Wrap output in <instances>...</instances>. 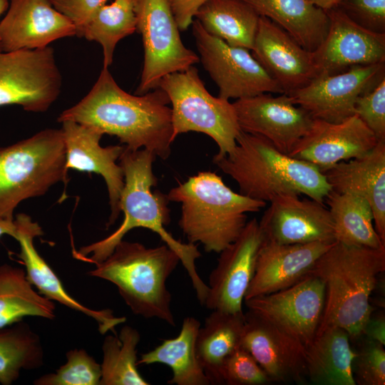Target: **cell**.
Segmentation results:
<instances>
[{
	"label": "cell",
	"mask_w": 385,
	"mask_h": 385,
	"mask_svg": "<svg viewBox=\"0 0 385 385\" xmlns=\"http://www.w3.org/2000/svg\"><path fill=\"white\" fill-rule=\"evenodd\" d=\"M39 337L23 320L0 328V384L11 385L23 370L43 365Z\"/></svg>",
	"instance_id": "cell-33"
},
{
	"label": "cell",
	"mask_w": 385,
	"mask_h": 385,
	"mask_svg": "<svg viewBox=\"0 0 385 385\" xmlns=\"http://www.w3.org/2000/svg\"><path fill=\"white\" fill-rule=\"evenodd\" d=\"M67 361L55 373L43 375L36 385H99L101 367L86 350L74 349L66 353Z\"/></svg>",
	"instance_id": "cell-36"
},
{
	"label": "cell",
	"mask_w": 385,
	"mask_h": 385,
	"mask_svg": "<svg viewBox=\"0 0 385 385\" xmlns=\"http://www.w3.org/2000/svg\"><path fill=\"white\" fill-rule=\"evenodd\" d=\"M134 0H114L101 7L86 25L83 37L102 46L103 67L113 62L116 44L136 31Z\"/></svg>",
	"instance_id": "cell-35"
},
{
	"label": "cell",
	"mask_w": 385,
	"mask_h": 385,
	"mask_svg": "<svg viewBox=\"0 0 385 385\" xmlns=\"http://www.w3.org/2000/svg\"><path fill=\"white\" fill-rule=\"evenodd\" d=\"M324 202L332 220L335 241L354 247H385L375 230L373 212L366 200L331 190Z\"/></svg>",
	"instance_id": "cell-31"
},
{
	"label": "cell",
	"mask_w": 385,
	"mask_h": 385,
	"mask_svg": "<svg viewBox=\"0 0 385 385\" xmlns=\"http://www.w3.org/2000/svg\"><path fill=\"white\" fill-rule=\"evenodd\" d=\"M264 235L259 222H247L239 237L222 250L209 276L204 305L210 310L229 313L242 312V303L253 277Z\"/></svg>",
	"instance_id": "cell-14"
},
{
	"label": "cell",
	"mask_w": 385,
	"mask_h": 385,
	"mask_svg": "<svg viewBox=\"0 0 385 385\" xmlns=\"http://www.w3.org/2000/svg\"><path fill=\"white\" fill-rule=\"evenodd\" d=\"M363 336L366 339L385 345V317L384 312L369 317L367 321Z\"/></svg>",
	"instance_id": "cell-43"
},
{
	"label": "cell",
	"mask_w": 385,
	"mask_h": 385,
	"mask_svg": "<svg viewBox=\"0 0 385 385\" xmlns=\"http://www.w3.org/2000/svg\"><path fill=\"white\" fill-rule=\"evenodd\" d=\"M334 242L279 244L264 239L244 300L294 285Z\"/></svg>",
	"instance_id": "cell-24"
},
{
	"label": "cell",
	"mask_w": 385,
	"mask_h": 385,
	"mask_svg": "<svg viewBox=\"0 0 385 385\" xmlns=\"http://www.w3.org/2000/svg\"><path fill=\"white\" fill-rule=\"evenodd\" d=\"M14 222L16 231L13 237L18 241L20 247L18 257L25 266L28 280L38 289V292L51 301L57 302L91 317L97 322L101 334H105L108 331L116 334L115 327L124 323L125 317H115L109 309H91L71 297L64 289L56 274L34 247V238L43 234L38 223L24 213L16 215Z\"/></svg>",
	"instance_id": "cell-22"
},
{
	"label": "cell",
	"mask_w": 385,
	"mask_h": 385,
	"mask_svg": "<svg viewBox=\"0 0 385 385\" xmlns=\"http://www.w3.org/2000/svg\"><path fill=\"white\" fill-rule=\"evenodd\" d=\"M350 336L339 327L316 334L304 346L306 376L317 385H356L352 365L356 351Z\"/></svg>",
	"instance_id": "cell-26"
},
{
	"label": "cell",
	"mask_w": 385,
	"mask_h": 385,
	"mask_svg": "<svg viewBox=\"0 0 385 385\" xmlns=\"http://www.w3.org/2000/svg\"><path fill=\"white\" fill-rule=\"evenodd\" d=\"M191 25L200 61L218 86V97L229 101L262 93H284L250 50L230 46L210 35L197 19Z\"/></svg>",
	"instance_id": "cell-11"
},
{
	"label": "cell",
	"mask_w": 385,
	"mask_h": 385,
	"mask_svg": "<svg viewBox=\"0 0 385 385\" xmlns=\"http://www.w3.org/2000/svg\"><path fill=\"white\" fill-rule=\"evenodd\" d=\"M378 141L356 115L339 123L314 119L308 132L288 155L322 172L342 161L366 155Z\"/></svg>",
	"instance_id": "cell-18"
},
{
	"label": "cell",
	"mask_w": 385,
	"mask_h": 385,
	"mask_svg": "<svg viewBox=\"0 0 385 385\" xmlns=\"http://www.w3.org/2000/svg\"><path fill=\"white\" fill-rule=\"evenodd\" d=\"M66 150V170L95 173L101 175L106 184L111 214L107 227L118 219L120 210V197L124 187V173L117 164L125 146L103 147L100 140L103 134L96 128L71 120L61 122Z\"/></svg>",
	"instance_id": "cell-19"
},
{
	"label": "cell",
	"mask_w": 385,
	"mask_h": 385,
	"mask_svg": "<svg viewBox=\"0 0 385 385\" xmlns=\"http://www.w3.org/2000/svg\"><path fill=\"white\" fill-rule=\"evenodd\" d=\"M356 384H385V350L381 344L366 338L354 359Z\"/></svg>",
	"instance_id": "cell-38"
},
{
	"label": "cell",
	"mask_w": 385,
	"mask_h": 385,
	"mask_svg": "<svg viewBox=\"0 0 385 385\" xmlns=\"http://www.w3.org/2000/svg\"><path fill=\"white\" fill-rule=\"evenodd\" d=\"M314 4L324 9L329 11L337 7L342 0H310Z\"/></svg>",
	"instance_id": "cell-45"
},
{
	"label": "cell",
	"mask_w": 385,
	"mask_h": 385,
	"mask_svg": "<svg viewBox=\"0 0 385 385\" xmlns=\"http://www.w3.org/2000/svg\"><path fill=\"white\" fill-rule=\"evenodd\" d=\"M242 1L282 28L308 51H315L327 33V11L310 0Z\"/></svg>",
	"instance_id": "cell-27"
},
{
	"label": "cell",
	"mask_w": 385,
	"mask_h": 385,
	"mask_svg": "<svg viewBox=\"0 0 385 385\" xmlns=\"http://www.w3.org/2000/svg\"><path fill=\"white\" fill-rule=\"evenodd\" d=\"M213 162L236 182L241 194L265 202L282 194L304 195L324 202L332 190L317 167L279 151L261 136L242 130L232 151L215 155Z\"/></svg>",
	"instance_id": "cell-4"
},
{
	"label": "cell",
	"mask_w": 385,
	"mask_h": 385,
	"mask_svg": "<svg viewBox=\"0 0 385 385\" xmlns=\"http://www.w3.org/2000/svg\"><path fill=\"white\" fill-rule=\"evenodd\" d=\"M140 340L138 331L129 325L123 326L118 335L105 337L99 385L150 384L137 368V346Z\"/></svg>",
	"instance_id": "cell-34"
},
{
	"label": "cell",
	"mask_w": 385,
	"mask_h": 385,
	"mask_svg": "<svg viewBox=\"0 0 385 385\" xmlns=\"http://www.w3.org/2000/svg\"><path fill=\"white\" fill-rule=\"evenodd\" d=\"M9 0H0V16L7 11Z\"/></svg>",
	"instance_id": "cell-46"
},
{
	"label": "cell",
	"mask_w": 385,
	"mask_h": 385,
	"mask_svg": "<svg viewBox=\"0 0 385 385\" xmlns=\"http://www.w3.org/2000/svg\"><path fill=\"white\" fill-rule=\"evenodd\" d=\"M338 6L361 26L385 34V0H342Z\"/></svg>",
	"instance_id": "cell-40"
},
{
	"label": "cell",
	"mask_w": 385,
	"mask_h": 385,
	"mask_svg": "<svg viewBox=\"0 0 385 385\" xmlns=\"http://www.w3.org/2000/svg\"><path fill=\"white\" fill-rule=\"evenodd\" d=\"M180 31L188 29L198 9L208 0H168Z\"/></svg>",
	"instance_id": "cell-42"
},
{
	"label": "cell",
	"mask_w": 385,
	"mask_h": 385,
	"mask_svg": "<svg viewBox=\"0 0 385 385\" xmlns=\"http://www.w3.org/2000/svg\"><path fill=\"white\" fill-rule=\"evenodd\" d=\"M332 191L361 197L370 205L375 230L385 242V140L366 155L322 172Z\"/></svg>",
	"instance_id": "cell-25"
},
{
	"label": "cell",
	"mask_w": 385,
	"mask_h": 385,
	"mask_svg": "<svg viewBox=\"0 0 385 385\" xmlns=\"http://www.w3.org/2000/svg\"><path fill=\"white\" fill-rule=\"evenodd\" d=\"M156 155L147 150L132 151L125 148L119 158L124 173L119 207L124 219L112 234L94 243L73 252V256L81 261L98 264L113 251L115 247L131 230L146 228L156 233L179 257L191 280L199 302L204 305L208 287L200 277L195 261L201 254L193 243H183L176 240L166 229L170 222L169 201L167 195L153 191L157 185L153 165Z\"/></svg>",
	"instance_id": "cell-2"
},
{
	"label": "cell",
	"mask_w": 385,
	"mask_h": 385,
	"mask_svg": "<svg viewBox=\"0 0 385 385\" xmlns=\"http://www.w3.org/2000/svg\"><path fill=\"white\" fill-rule=\"evenodd\" d=\"M327 13V33L312 52L318 75L339 73L354 66L385 63V34L361 26L339 8Z\"/></svg>",
	"instance_id": "cell-16"
},
{
	"label": "cell",
	"mask_w": 385,
	"mask_h": 385,
	"mask_svg": "<svg viewBox=\"0 0 385 385\" xmlns=\"http://www.w3.org/2000/svg\"><path fill=\"white\" fill-rule=\"evenodd\" d=\"M354 114L378 140H385V76L357 98Z\"/></svg>",
	"instance_id": "cell-39"
},
{
	"label": "cell",
	"mask_w": 385,
	"mask_h": 385,
	"mask_svg": "<svg viewBox=\"0 0 385 385\" xmlns=\"http://www.w3.org/2000/svg\"><path fill=\"white\" fill-rule=\"evenodd\" d=\"M240 129L261 136L289 154L308 132L314 118L285 94L262 93L232 103Z\"/></svg>",
	"instance_id": "cell-15"
},
{
	"label": "cell",
	"mask_w": 385,
	"mask_h": 385,
	"mask_svg": "<svg viewBox=\"0 0 385 385\" xmlns=\"http://www.w3.org/2000/svg\"><path fill=\"white\" fill-rule=\"evenodd\" d=\"M181 205L179 226L190 243L207 252L220 253L240 235L247 214L259 212L267 202L230 189L215 173L202 171L167 194Z\"/></svg>",
	"instance_id": "cell-5"
},
{
	"label": "cell",
	"mask_w": 385,
	"mask_h": 385,
	"mask_svg": "<svg viewBox=\"0 0 385 385\" xmlns=\"http://www.w3.org/2000/svg\"><path fill=\"white\" fill-rule=\"evenodd\" d=\"M384 65L354 66L339 73L320 74L285 94L314 119L339 123L355 115L357 98L385 76Z\"/></svg>",
	"instance_id": "cell-13"
},
{
	"label": "cell",
	"mask_w": 385,
	"mask_h": 385,
	"mask_svg": "<svg viewBox=\"0 0 385 385\" xmlns=\"http://www.w3.org/2000/svg\"><path fill=\"white\" fill-rule=\"evenodd\" d=\"M200 327V323L196 318L185 317L179 334L175 338L163 340L151 351L143 354L138 359V366L155 363L168 366L173 371L172 379L168 381L170 384H210L196 353V339Z\"/></svg>",
	"instance_id": "cell-29"
},
{
	"label": "cell",
	"mask_w": 385,
	"mask_h": 385,
	"mask_svg": "<svg viewBox=\"0 0 385 385\" xmlns=\"http://www.w3.org/2000/svg\"><path fill=\"white\" fill-rule=\"evenodd\" d=\"M170 99L160 88L132 95L103 67L91 89L79 102L63 111L57 120H71L116 136L132 151L147 149L163 160L174 142Z\"/></svg>",
	"instance_id": "cell-1"
},
{
	"label": "cell",
	"mask_w": 385,
	"mask_h": 385,
	"mask_svg": "<svg viewBox=\"0 0 385 385\" xmlns=\"http://www.w3.org/2000/svg\"><path fill=\"white\" fill-rule=\"evenodd\" d=\"M108 0H50L53 6L74 25L76 36L83 37L84 29Z\"/></svg>",
	"instance_id": "cell-41"
},
{
	"label": "cell",
	"mask_w": 385,
	"mask_h": 385,
	"mask_svg": "<svg viewBox=\"0 0 385 385\" xmlns=\"http://www.w3.org/2000/svg\"><path fill=\"white\" fill-rule=\"evenodd\" d=\"M136 31L142 36L144 63L135 93L143 95L158 88L161 78L183 71L200 61L186 48L180 36L168 0H134Z\"/></svg>",
	"instance_id": "cell-9"
},
{
	"label": "cell",
	"mask_w": 385,
	"mask_h": 385,
	"mask_svg": "<svg viewBox=\"0 0 385 385\" xmlns=\"http://www.w3.org/2000/svg\"><path fill=\"white\" fill-rule=\"evenodd\" d=\"M220 375L222 384L263 385L272 382L250 354L241 346L225 359Z\"/></svg>",
	"instance_id": "cell-37"
},
{
	"label": "cell",
	"mask_w": 385,
	"mask_h": 385,
	"mask_svg": "<svg viewBox=\"0 0 385 385\" xmlns=\"http://www.w3.org/2000/svg\"><path fill=\"white\" fill-rule=\"evenodd\" d=\"M384 271L385 247H354L335 241L307 273L325 285L324 307L317 333L339 327L350 338L363 337L374 311L371 295Z\"/></svg>",
	"instance_id": "cell-3"
},
{
	"label": "cell",
	"mask_w": 385,
	"mask_h": 385,
	"mask_svg": "<svg viewBox=\"0 0 385 385\" xmlns=\"http://www.w3.org/2000/svg\"><path fill=\"white\" fill-rule=\"evenodd\" d=\"M260 16L242 0H208L195 15L210 35L248 50L253 47Z\"/></svg>",
	"instance_id": "cell-30"
},
{
	"label": "cell",
	"mask_w": 385,
	"mask_h": 385,
	"mask_svg": "<svg viewBox=\"0 0 385 385\" xmlns=\"http://www.w3.org/2000/svg\"><path fill=\"white\" fill-rule=\"evenodd\" d=\"M66 150L61 128H46L0 148V217L13 220L24 200L44 195L66 183Z\"/></svg>",
	"instance_id": "cell-7"
},
{
	"label": "cell",
	"mask_w": 385,
	"mask_h": 385,
	"mask_svg": "<svg viewBox=\"0 0 385 385\" xmlns=\"http://www.w3.org/2000/svg\"><path fill=\"white\" fill-rule=\"evenodd\" d=\"M16 231L14 219L13 220L0 217V237L9 235L14 237Z\"/></svg>",
	"instance_id": "cell-44"
},
{
	"label": "cell",
	"mask_w": 385,
	"mask_h": 385,
	"mask_svg": "<svg viewBox=\"0 0 385 385\" xmlns=\"http://www.w3.org/2000/svg\"><path fill=\"white\" fill-rule=\"evenodd\" d=\"M212 311L199 329L196 353L210 384H222V366L225 359L240 346L245 315L243 312Z\"/></svg>",
	"instance_id": "cell-28"
},
{
	"label": "cell",
	"mask_w": 385,
	"mask_h": 385,
	"mask_svg": "<svg viewBox=\"0 0 385 385\" xmlns=\"http://www.w3.org/2000/svg\"><path fill=\"white\" fill-rule=\"evenodd\" d=\"M28 316L52 319L55 304L34 289L24 270L4 264L0 266V328Z\"/></svg>",
	"instance_id": "cell-32"
},
{
	"label": "cell",
	"mask_w": 385,
	"mask_h": 385,
	"mask_svg": "<svg viewBox=\"0 0 385 385\" xmlns=\"http://www.w3.org/2000/svg\"><path fill=\"white\" fill-rule=\"evenodd\" d=\"M179 262L178 255L165 244L147 247L121 240L88 274L115 284L134 314L175 326L166 282Z\"/></svg>",
	"instance_id": "cell-6"
},
{
	"label": "cell",
	"mask_w": 385,
	"mask_h": 385,
	"mask_svg": "<svg viewBox=\"0 0 385 385\" xmlns=\"http://www.w3.org/2000/svg\"><path fill=\"white\" fill-rule=\"evenodd\" d=\"M61 86L51 47L0 50V107L18 105L26 111L46 112L59 96Z\"/></svg>",
	"instance_id": "cell-10"
},
{
	"label": "cell",
	"mask_w": 385,
	"mask_h": 385,
	"mask_svg": "<svg viewBox=\"0 0 385 385\" xmlns=\"http://www.w3.org/2000/svg\"><path fill=\"white\" fill-rule=\"evenodd\" d=\"M240 346L255 359L271 381L304 382V346L250 311Z\"/></svg>",
	"instance_id": "cell-21"
},
{
	"label": "cell",
	"mask_w": 385,
	"mask_h": 385,
	"mask_svg": "<svg viewBox=\"0 0 385 385\" xmlns=\"http://www.w3.org/2000/svg\"><path fill=\"white\" fill-rule=\"evenodd\" d=\"M158 87L166 93L172 105L174 140L181 133L198 132L216 143L219 151L215 156L232 151L242 130L233 104L212 96L195 66L163 76Z\"/></svg>",
	"instance_id": "cell-8"
},
{
	"label": "cell",
	"mask_w": 385,
	"mask_h": 385,
	"mask_svg": "<svg viewBox=\"0 0 385 385\" xmlns=\"http://www.w3.org/2000/svg\"><path fill=\"white\" fill-rule=\"evenodd\" d=\"M255 58L287 93L308 84L318 76L312 52L302 48L286 31L260 16L251 50Z\"/></svg>",
	"instance_id": "cell-23"
},
{
	"label": "cell",
	"mask_w": 385,
	"mask_h": 385,
	"mask_svg": "<svg viewBox=\"0 0 385 385\" xmlns=\"http://www.w3.org/2000/svg\"><path fill=\"white\" fill-rule=\"evenodd\" d=\"M325 285L307 274L286 289L244 300L249 311L304 346L314 338L322 317Z\"/></svg>",
	"instance_id": "cell-12"
},
{
	"label": "cell",
	"mask_w": 385,
	"mask_h": 385,
	"mask_svg": "<svg viewBox=\"0 0 385 385\" xmlns=\"http://www.w3.org/2000/svg\"><path fill=\"white\" fill-rule=\"evenodd\" d=\"M74 36V25L50 0H9L0 21L3 51L43 48L54 41Z\"/></svg>",
	"instance_id": "cell-20"
},
{
	"label": "cell",
	"mask_w": 385,
	"mask_h": 385,
	"mask_svg": "<svg viewBox=\"0 0 385 385\" xmlns=\"http://www.w3.org/2000/svg\"><path fill=\"white\" fill-rule=\"evenodd\" d=\"M259 222L265 240L279 244L335 242L330 212L324 202L297 194H282L270 202Z\"/></svg>",
	"instance_id": "cell-17"
}]
</instances>
